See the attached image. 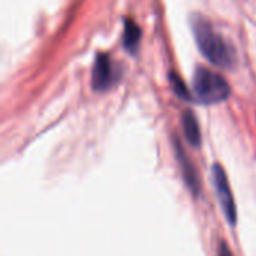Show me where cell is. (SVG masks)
I'll use <instances>...</instances> for the list:
<instances>
[{
  "instance_id": "cell-8",
  "label": "cell",
  "mask_w": 256,
  "mask_h": 256,
  "mask_svg": "<svg viewBox=\"0 0 256 256\" xmlns=\"http://www.w3.org/2000/svg\"><path fill=\"white\" fill-rule=\"evenodd\" d=\"M170 82L172 86V90L176 92V94L182 99H186V100H190V93L186 87V84L183 82V80L176 74V72H171L170 74Z\"/></svg>"
},
{
  "instance_id": "cell-2",
  "label": "cell",
  "mask_w": 256,
  "mask_h": 256,
  "mask_svg": "<svg viewBox=\"0 0 256 256\" xmlns=\"http://www.w3.org/2000/svg\"><path fill=\"white\" fill-rule=\"evenodd\" d=\"M192 88L196 99L206 105H214L226 100L231 94L228 81L218 72L198 66L194 74Z\"/></svg>"
},
{
  "instance_id": "cell-7",
  "label": "cell",
  "mask_w": 256,
  "mask_h": 256,
  "mask_svg": "<svg viewBox=\"0 0 256 256\" xmlns=\"http://www.w3.org/2000/svg\"><path fill=\"white\" fill-rule=\"evenodd\" d=\"M141 42V28L134 20H124V33H123V44L129 52H135Z\"/></svg>"
},
{
  "instance_id": "cell-3",
  "label": "cell",
  "mask_w": 256,
  "mask_h": 256,
  "mask_svg": "<svg viewBox=\"0 0 256 256\" xmlns=\"http://www.w3.org/2000/svg\"><path fill=\"white\" fill-rule=\"evenodd\" d=\"M212 180H213V186L219 200V204L222 207L224 216L228 220V224L231 226H236L237 224V207L234 202V195L231 192L226 174L224 171V168L219 164H214L212 166Z\"/></svg>"
},
{
  "instance_id": "cell-5",
  "label": "cell",
  "mask_w": 256,
  "mask_h": 256,
  "mask_svg": "<svg viewBox=\"0 0 256 256\" xmlns=\"http://www.w3.org/2000/svg\"><path fill=\"white\" fill-rule=\"evenodd\" d=\"M174 144H176V153H177V158H178V164H180V168H182L183 178L188 183L189 189L195 195H198V192H200V180H198L196 170L192 165V162L189 160V158L186 156V153H184L183 147L180 146V142L178 141H174Z\"/></svg>"
},
{
  "instance_id": "cell-1",
  "label": "cell",
  "mask_w": 256,
  "mask_h": 256,
  "mask_svg": "<svg viewBox=\"0 0 256 256\" xmlns=\"http://www.w3.org/2000/svg\"><path fill=\"white\" fill-rule=\"evenodd\" d=\"M192 30L201 54L208 62L222 69H232L236 66L237 52L234 46L219 32L214 30L207 18L195 15L192 18Z\"/></svg>"
},
{
  "instance_id": "cell-6",
  "label": "cell",
  "mask_w": 256,
  "mask_h": 256,
  "mask_svg": "<svg viewBox=\"0 0 256 256\" xmlns=\"http://www.w3.org/2000/svg\"><path fill=\"white\" fill-rule=\"evenodd\" d=\"M182 126H183V132H184V136L189 141V144H192L194 147H200L201 146V130H200L198 120L192 111L188 110L183 112Z\"/></svg>"
},
{
  "instance_id": "cell-4",
  "label": "cell",
  "mask_w": 256,
  "mask_h": 256,
  "mask_svg": "<svg viewBox=\"0 0 256 256\" xmlns=\"http://www.w3.org/2000/svg\"><path fill=\"white\" fill-rule=\"evenodd\" d=\"M118 80H120V69L118 66L114 64L110 54L98 52L93 64V74H92L93 88L96 92H106Z\"/></svg>"
},
{
  "instance_id": "cell-9",
  "label": "cell",
  "mask_w": 256,
  "mask_h": 256,
  "mask_svg": "<svg viewBox=\"0 0 256 256\" xmlns=\"http://www.w3.org/2000/svg\"><path fill=\"white\" fill-rule=\"evenodd\" d=\"M218 256H234L232 255V252H231V249L226 246V243H220V246H219V252H218Z\"/></svg>"
}]
</instances>
